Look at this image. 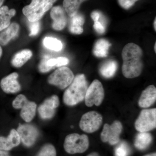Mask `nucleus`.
Instances as JSON below:
<instances>
[{
  "mask_svg": "<svg viewBox=\"0 0 156 156\" xmlns=\"http://www.w3.org/2000/svg\"><path fill=\"white\" fill-rule=\"evenodd\" d=\"M88 88L85 76L83 74L78 75L65 91L63 102L68 106H73L80 103L85 98Z\"/></svg>",
  "mask_w": 156,
  "mask_h": 156,
  "instance_id": "obj_2",
  "label": "nucleus"
},
{
  "mask_svg": "<svg viewBox=\"0 0 156 156\" xmlns=\"http://www.w3.org/2000/svg\"><path fill=\"white\" fill-rule=\"evenodd\" d=\"M156 127V108L145 109L140 112L135 122V128L140 132H148Z\"/></svg>",
  "mask_w": 156,
  "mask_h": 156,
  "instance_id": "obj_7",
  "label": "nucleus"
},
{
  "mask_svg": "<svg viewBox=\"0 0 156 156\" xmlns=\"http://www.w3.org/2000/svg\"><path fill=\"white\" fill-rule=\"evenodd\" d=\"M105 97L104 89L100 81L95 80L87 89L85 97V104L88 107L99 106Z\"/></svg>",
  "mask_w": 156,
  "mask_h": 156,
  "instance_id": "obj_8",
  "label": "nucleus"
},
{
  "mask_svg": "<svg viewBox=\"0 0 156 156\" xmlns=\"http://www.w3.org/2000/svg\"><path fill=\"white\" fill-rule=\"evenodd\" d=\"M2 49L1 46H0V58L2 57Z\"/></svg>",
  "mask_w": 156,
  "mask_h": 156,
  "instance_id": "obj_39",
  "label": "nucleus"
},
{
  "mask_svg": "<svg viewBox=\"0 0 156 156\" xmlns=\"http://www.w3.org/2000/svg\"><path fill=\"white\" fill-rule=\"evenodd\" d=\"M144 156H156V154L155 153H154L150 154H148Z\"/></svg>",
  "mask_w": 156,
  "mask_h": 156,
  "instance_id": "obj_37",
  "label": "nucleus"
},
{
  "mask_svg": "<svg viewBox=\"0 0 156 156\" xmlns=\"http://www.w3.org/2000/svg\"><path fill=\"white\" fill-rule=\"evenodd\" d=\"M56 59H57V64H56V67H62L63 66L67 65L69 62V59L66 57H63V56L58 57Z\"/></svg>",
  "mask_w": 156,
  "mask_h": 156,
  "instance_id": "obj_32",
  "label": "nucleus"
},
{
  "mask_svg": "<svg viewBox=\"0 0 156 156\" xmlns=\"http://www.w3.org/2000/svg\"><path fill=\"white\" fill-rule=\"evenodd\" d=\"M59 105V98L57 95H52L46 99L38 108L40 117L43 119H49L53 118Z\"/></svg>",
  "mask_w": 156,
  "mask_h": 156,
  "instance_id": "obj_11",
  "label": "nucleus"
},
{
  "mask_svg": "<svg viewBox=\"0 0 156 156\" xmlns=\"http://www.w3.org/2000/svg\"><path fill=\"white\" fill-rule=\"evenodd\" d=\"M130 149L128 144L125 141H122L116 147L115 150V156H128Z\"/></svg>",
  "mask_w": 156,
  "mask_h": 156,
  "instance_id": "obj_27",
  "label": "nucleus"
},
{
  "mask_svg": "<svg viewBox=\"0 0 156 156\" xmlns=\"http://www.w3.org/2000/svg\"><path fill=\"white\" fill-rule=\"evenodd\" d=\"M102 117L98 112L90 111L84 114L80 122V127L86 133H92L97 131L102 123Z\"/></svg>",
  "mask_w": 156,
  "mask_h": 156,
  "instance_id": "obj_9",
  "label": "nucleus"
},
{
  "mask_svg": "<svg viewBox=\"0 0 156 156\" xmlns=\"http://www.w3.org/2000/svg\"><path fill=\"white\" fill-rule=\"evenodd\" d=\"M156 100V88L150 85L143 91L138 101V105L142 108H147L152 105Z\"/></svg>",
  "mask_w": 156,
  "mask_h": 156,
  "instance_id": "obj_15",
  "label": "nucleus"
},
{
  "mask_svg": "<svg viewBox=\"0 0 156 156\" xmlns=\"http://www.w3.org/2000/svg\"><path fill=\"white\" fill-rule=\"evenodd\" d=\"M16 14L14 9H9L7 6L0 8V31L7 28L11 24V18Z\"/></svg>",
  "mask_w": 156,
  "mask_h": 156,
  "instance_id": "obj_18",
  "label": "nucleus"
},
{
  "mask_svg": "<svg viewBox=\"0 0 156 156\" xmlns=\"http://www.w3.org/2000/svg\"><path fill=\"white\" fill-rule=\"evenodd\" d=\"M69 30L74 34H81L83 32V25L85 23V17L83 14L78 13L70 17Z\"/></svg>",
  "mask_w": 156,
  "mask_h": 156,
  "instance_id": "obj_19",
  "label": "nucleus"
},
{
  "mask_svg": "<svg viewBox=\"0 0 156 156\" xmlns=\"http://www.w3.org/2000/svg\"><path fill=\"white\" fill-rule=\"evenodd\" d=\"M91 17L92 19L95 21H97L99 20L100 17V14L99 12L97 11H94L92 12L91 14Z\"/></svg>",
  "mask_w": 156,
  "mask_h": 156,
  "instance_id": "obj_34",
  "label": "nucleus"
},
{
  "mask_svg": "<svg viewBox=\"0 0 156 156\" xmlns=\"http://www.w3.org/2000/svg\"><path fill=\"white\" fill-rule=\"evenodd\" d=\"M20 142V137L17 131L15 129H12L8 137L0 136V150H10L13 148L17 146Z\"/></svg>",
  "mask_w": 156,
  "mask_h": 156,
  "instance_id": "obj_16",
  "label": "nucleus"
},
{
  "mask_svg": "<svg viewBox=\"0 0 156 156\" xmlns=\"http://www.w3.org/2000/svg\"><path fill=\"white\" fill-rule=\"evenodd\" d=\"M12 106L15 109H21L20 116L27 122H31L35 115L36 104L27 100L25 95H17L12 102Z\"/></svg>",
  "mask_w": 156,
  "mask_h": 156,
  "instance_id": "obj_6",
  "label": "nucleus"
},
{
  "mask_svg": "<svg viewBox=\"0 0 156 156\" xmlns=\"http://www.w3.org/2000/svg\"><path fill=\"white\" fill-rule=\"evenodd\" d=\"M50 58V56L48 55H45L44 56H43L38 66V69L40 72L48 73L52 70L50 68L48 67L47 65V61Z\"/></svg>",
  "mask_w": 156,
  "mask_h": 156,
  "instance_id": "obj_28",
  "label": "nucleus"
},
{
  "mask_svg": "<svg viewBox=\"0 0 156 156\" xmlns=\"http://www.w3.org/2000/svg\"><path fill=\"white\" fill-rule=\"evenodd\" d=\"M87 156H99L98 154L96 152H93L92 153L89 154Z\"/></svg>",
  "mask_w": 156,
  "mask_h": 156,
  "instance_id": "obj_36",
  "label": "nucleus"
},
{
  "mask_svg": "<svg viewBox=\"0 0 156 156\" xmlns=\"http://www.w3.org/2000/svg\"><path fill=\"white\" fill-rule=\"evenodd\" d=\"M118 68L116 61L111 59L105 62L101 65L99 69V72L104 77L110 78L115 75Z\"/></svg>",
  "mask_w": 156,
  "mask_h": 156,
  "instance_id": "obj_22",
  "label": "nucleus"
},
{
  "mask_svg": "<svg viewBox=\"0 0 156 156\" xmlns=\"http://www.w3.org/2000/svg\"><path fill=\"white\" fill-rule=\"evenodd\" d=\"M56 149L53 145L47 144L42 147L36 156H56Z\"/></svg>",
  "mask_w": 156,
  "mask_h": 156,
  "instance_id": "obj_26",
  "label": "nucleus"
},
{
  "mask_svg": "<svg viewBox=\"0 0 156 156\" xmlns=\"http://www.w3.org/2000/svg\"><path fill=\"white\" fill-rule=\"evenodd\" d=\"M122 129V125L119 121H115L111 125L105 124L101 134V140L103 142H108L111 145L117 144L119 142Z\"/></svg>",
  "mask_w": 156,
  "mask_h": 156,
  "instance_id": "obj_10",
  "label": "nucleus"
},
{
  "mask_svg": "<svg viewBox=\"0 0 156 156\" xmlns=\"http://www.w3.org/2000/svg\"><path fill=\"white\" fill-rule=\"evenodd\" d=\"M87 0H64L63 8L70 17L74 16L78 12L80 5Z\"/></svg>",
  "mask_w": 156,
  "mask_h": 156,
  "instance_id": "obj_24",
  "label": "nucleus"
},
{
  "mask_svg": "<svg viewBox=\"0 0 156 156\" xmlns=\"http://www.w3.org/2000/svg\"><path fill=\"white\" fill-rule=\"evenodd\" d=\"M156 43H155V45H154V51H155V53H156Z\"/></svg>",
  "mask_w": 156,
  "mask_h": 156,
  "instance_id": "obj_41",
  "label": "nucleus"
},
{
  "mask_svg": "<svg viewBox=\"0 0 156 156\" xmlns=\"http://www.w3.org/2000/svg\"><path fill=\"white\" fill-rule=\"evenodd\" d=\"M18 74L14 72L2 79L0 83L1 88L6 93H15L20 91V84L17 81Z\"/></svg>",
  "mask_w": 156,
  "mask_h": 156,
  "instance_id": "obj_14",
  "label": "nucleus"
},
{
  "mask_svg": "<svg viewBox=\"0 0 156 156\" xmlns=\"http://www.w3.org/2000/svg\"><path fill=\"white\" fill-rule=\"evenodd\" d=\"M32 52L28 49L19 51L13 56L11 61V64L16 68L22 67L32 57Z\"/></svg>",
  "mask_w": 156,
  "mask_h": 156,
  "instance_id": "obj_20",
  "label": "nucleus"
},
{
  "mask_svg": "<svg viewBox=\"0 0 156 156\" xmlns=\"http://www.w3.org/2000/svg\"><path fill=\"white\" fill-rule=\"evenodd\" d=\"M152 140L150 133L147 132H140L135 138L134 145L140 150L145 149L150 145Z\"/></svg>",
  "mask_w": 156,
  "mask_h": 156,
  "instance_id": "obj_23",
  "label": "nucleus"
},
{
  "mask_svg": "<svg viewBox=\"0 0 156 156\" xmlns=\"http://www.w3.org/2000/svg\"><path fill=\"white\" fill-rule=\"evenodd\" d=\"M30 36H35L39 33L40 30V23L39 21L30 22Z\"/></svg>",
  "mask_w": 156,
  "mask_h": 156,
  "instance_id": "obj_29",
  "label": "nucleus"
},
{
  "mask_svg": "<svg viewBox=\"0 0 156 156\" xmlns=\"http://www.w3.org/2000/svg\"><path fill=\"white\" fill-rule=\"evenodd\" d=\"M89 146V138L86 134H69L65 139L64 149L69 154L83 153L88 149Z\"/></svg>",
  "mask_w": 156,
  "mask_h": 156,
  "instance_id": "obj_4",
  "label": "nucleus"
},
{
  "mask_svg": "<svg viewBox=\"0 0 156 156\" xmlns=\"http://www.w3.org/2000/svg\"><path fill=\"white\" fill-rule=\"evenodd\" d=\"M122 55L123 61L122 71L124 76L132 79L140 76L143 67L141 48L134 43H129L124 47Z\"/></svg>",
  "mask_w": 156,
  "mask_h": 156,
  "instance_id": "obj_1",
  "label": "nucleus"
},
{
  "mask_svg": "<svg viewBox=\"0 0 156 156\" xmlns=\"http://www.w3.org/2000/svg\"><path fill=\"white\" fill-rule=\"evenodd\" d=\"M138 0H118L121 7L126 9L131 8Z\"/></svg>",
  "mask_w": 156,
  "mask_h": 156,
  "instance_id": "obj_30",
  "label": "nucleus"
},
{
  "mask_svg": "<svg viewBox=\"0 0 156 156\" xmlns=\"http://www.w3.org/2000/svg\"><path fill=\"white\" fill-rule=\"evenodd\" d=\"M156 18H155L154 20V29L155 30H156Z\"/></svg>",
  "mask_w": 156,
  "mask_h": 156,
  "instance_id": "obj_38",
  "label": "nucleus"
},
{
  "mask_svg": "<svg viewBox=\"0 0 156 156\" xmlns=\"http://www.w3.org/2000/svg\"><path fill=\"white\" fill-rule=\"evenodd\" d=\"M5 1V0H0V8L2 7V5Z\"/></svg>",
  "mask_w": 156,
  "mask_h": 156,
  "instance_id": "obj_40",
  "label": "nucleus"
},
{
  "mask_svg": "<svg viewBox=\"0 0 156 156\" xmlns=\"http://www.w3.org/2000/svg\"><path fill=\"white\" fill-rule=\"evenodd\" d=\"M66 12L61 6L53 7L50 11V15L53 20L52 27L56 30H61L65 28L67 23Z\"/></svg>",
  "mask_w": 156,
  "mask_h": 156,
  "instance_id": "obj_13",
  "label": "nucleus"
},
{
  "mask_svg": "<svg viewBox=\"0 0 156 156\" xmlns=\"http://www.w3.org/2000/svg\"><path fill=\"white\" fill-rule=\"evenodd\" d=\"M0 156H10L7 152L0 150Z\"/></svg>",
  "mask_w": 156,
  "mask_h": 156,
  "instance_id": "obj_35",
  "label": "nucleus"
},
{
  "mask_svg": "<svg viewBox=\"0 0 156 156\" xmlns=\"http://www.w3.org/2000/svg\"><path fill=\"white\" fill-rule=\"evenodd\" d=\"M93 27L95 31L99 34H102L105 33V27L104 24H102L99 21H95L93 25Z\"/></svg>",
  "mask_w": 156,
  "mask_h": 156,
  "instance_id": "obj_31",
  "label": "nucleus"
},
{
  "mask_svg": "<svg viewBox=\"0 0 156 156\" xmlns=\"http://www.w3.org/2000/svg\"><path fill=\"white\" fill-rule=\"evenodd\" d=\"M17 131L20 140L26 146L30 147L35 142L38 131L34 126L29 124L20 125Z\"/></svg>",
  "mask_w": 156,
  "mask_h": 156,
  "instance_id": "obj_12",
  "label": "nucleus"
},
{
  "mask_svg": "<svg viewBox=\"0 0 156 156\" xmlns=\"http://www.w3.org/2000/svg\"><path fill=\"white\" fill-rule=\"evenodd\" d=\"M74 78L73 73L69 68L62 66L50 75L48 82L61 89H66L71 83Z\"/></svg>",
  "mask_w": 156,
  "mask_h": 156,
  "instance_id": "obj_5",
  "label": "nucleus"
},
{
  "mask_svg": "<svg viewBox=\"0 0 156 156\" xmlns=\"http://www.w3.org/2000/svg\"><path fill=\"white\" fill-rule=\"evenodd\" d=\"M56 0H32L30 5L23 9L22 12L29 22L39 21L53 7Z\"/></svg>",
  "mask_w": 156,
  "mask_h": 156,
  "instance_id": "obj_3",
  "label": "nucleus"
},
{
  "mask_svg": "<svg viewBox=\"0 0 156 156\" xmlns=\"http://www.w3.org/2000/svg\"><path fill=\"white\" fill-rule=\"evenodd\" d=\"M56 64H57V59L56 58H50L47 61V66L51 69H53L54 67H56Z\"/></svg>",
  "mask_w": 156,
  "mask_h": 156,
  "instance_id": "obj_33",
  "label": "nucleus"
},
{
  "mask_svg": "<svg viewBox=\"0 0 156 156\" xmlns=\"http://www.w3.org/2000/svg\"><path fill=\"white\" fill-rule=\"evenodd\" d=\"M43 44L46 48L53 51H60L63 47L61 41L52 37H46L44 39Z\"/></svg>",
  "mask_w": 156,
  "mask_h": 156,
  "instance_id": "obj_25",
  "label": "nucleus"
},
{
  "mask_svg": "<svg viewBox=\"0 0 156 156\" xmlns=\"http://www.w3.org/2000/svg\"><path fill=\"white\" fill-rule=\"evenodd\" d=\"M20 27L17 23H11L7 28L0 34V45L5 46L15 38L19 32Z\"/></svg>",
  "mask_w": 156,
  "mask_h": 156,
  "instance_id": "obj_17",
  "label": "nucleus"
},
{
  "mask_svg": "<svg viewBox=\"0 0 156 156\" xmlns=\"http://www.w3.org/2000/svg\"><path fill=\"white\" fill-rule=\"evenodd\" d=\"M111 46V44L106 39H99L95 43L93 53L97 57H106L108 54L109 48Z\"/></svg>",
  "mask_w": 156,
  "mask_h": 156,
  "instance_id": "obj_21",
  "label": "nucleus"
}]
</instances>
